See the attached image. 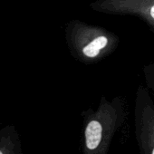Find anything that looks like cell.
<instances>
[{
	"instance_id": "cell-3",
	"label": "cell",
	"mask_w": 154,
	"mask_h": 154,
	"mask_svg": "<svg viewBox=\"0 0 154 154\" xmlns=\"http://www.w3.org/2000/svg\"><path fill=\"white\" fill-rule=\"evenodd\" d=\"M102 10L138 15L148 23L154 22V0H105Z\"/></svg>"
},
{
	"instance_id": "cell-4",
	"label": "cell",
	"mask_w": 154,
	"mask_h": 154,
	"mask_svg": "<svg viewBox=\"0 0 154 154\" xmlns=\"http://www.w3.org/2000/svg\"><path fill=\"white\" fill-rule=\"evenodd\" d=\"M109 44V38L104 35H98L82 48V54L89 59L96 58L102 50Z\"/></svg>"
},
{
	"instance_id": "cell-6",
	"label": "cell",
	"mask_w": 154,
	"mask_h": 154,
	"mask_svg": "<svg viewBox=\"0 0 154 154\" xmlns=\"http://www.w3.org/2000/svg\"><path fill=\"white\" fill-rule=\"evenodd\" d=\"M0 154H3V153H2V151H1V150H0Z\"/></svg>"
},
{
	"instance_id": "cell-5",
	"label": "cell",
	"mask_w": 154,
	"mask_h": 154,
	"mask_svg": "<svg viewBox=\"0 0 154 154\" xmlns=\"http://www.w3.org/2000/svg\"><path fill=\"white\" fill-rule=\"evenodd\" d=\"M148 80H149V83L150 84V85H149V86L152 89V91H153V94H154V78L151 76V78H149V77H148Z\"/></svg>"
},
{
	"instance_id": "cell-2",
	"label": "cell",
	"mask_w": 154,
	"mask_h": 154,
	"mask_svg": "<svg viewBox=\"0 0 154 154\" xmlns=\"http://www.w3.org/2000/svg\"><path fill=\"white\" fill-rule=\"evenodd\" d=\"M134 131L139 154H154V104L142 86L135 101Z\"/></svg>"
},
{
	"instance_id": "cell-1",
	"label": "cell",
	"mask_w": 154,
	"mask_h": 154,
	"mask_svg": "<svg viewBox=\"0 0 154 154\" xmlns=\"http://www.w3.org/2000/svg\"><path fill=\"white\" fill-rule=\"evenodd\" d=\"M82 154H108L113 137L125 121V108L120 99H103L95 110L83 113Z\"/></svg>"
}]
</instances>
